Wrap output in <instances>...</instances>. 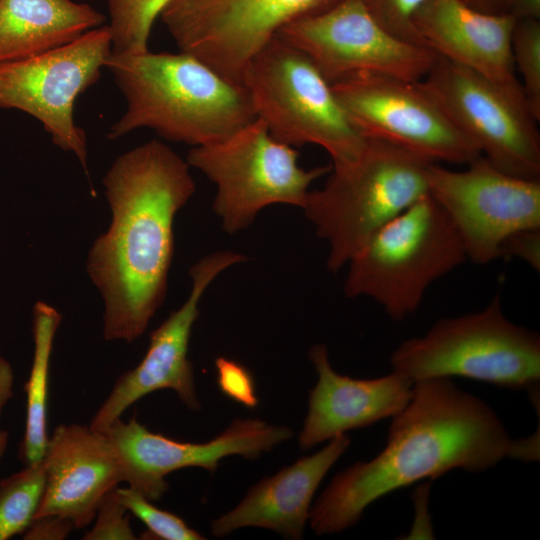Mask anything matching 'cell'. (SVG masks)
<instances>
[{
	"label": "cell",
	"instance_id": "obj_1",
	"mask_svg": "<svg viewBox=\"0 0 540 540\" xmlns=\"http://www.w3.org/2000/svg\"><path fill=\"white\" fill-rule=\"evenodd\" d=\"M512 439L494 410L451 378L416 381L406 406L392 417L385 447L341 471L311 506L318 535L354 526L375 501L454 469L483 472L506 457L539 459V440Z\"/></svg>",
	"mask_w": 540,
	"mask_h": 540
},
{
	"label": "cell",
	"instance_id": "obj_2",
	"mask_svg": "<svg viewBox=\"0 0 540 540\" xmlns=\"http://www.w3.org/2000/svg\"><path fill=\"white\" fill-rule=\"evenodd\" d=\"M103 185L111 221L86 270L103 300L104 339L132 343L165 300L175 216L196 187L186 159L159 140L119 155Z\"/></svg>",
	"mask_w": 540,
	"mask_h": 540
},
{
	"label": "cell",
	"instance_id": "obj_3",
	"mask_svg": "<svg viewBox=\"0 0 540 540\" xmlns=\"http://www.w3.org/2000/svg\"><path fill=\"white\" fill-rule=\"evenodd\" d=\"M105 68L126 99L125 113L107 137L149 128L195 146L220 141L256 118L246 87L191 54L111 52Z\"/></svg>",
	"mask_w": 540,
	"mask_h": 540
},
{
	"label": "cell",
	"instance_id": "obj_4",
	"mask_svg": "<svg viewBox=\"0 0 540 540\" xmlns=\"http://www.w3.org/2000/svg\"><path fill=\"white\" fill-rule=\"evenodd\" d=\"M431 163L366 138L355 159L331 164L325 184L310 190L301 208L329 246V271H340L377 230L428 194Z\"/></svg>",
	"mask_w": 540,
	"mask_h": 540
},
{
	"label": "cell",
	"instance_id": "obj_5",
	"mask_svg": "<svg viewBox=\"0 0 540 540\" xmlns=\"http://www.w3.org/2000/svg\"><path fill=\"white\" fill-rule=\"evenodd\" d=\"M453 223L426 194L377 230L349 260L344 294L369 297L401 321L428 288L467 261Z\"/></svg>",
	"mask_w": 540,
	"mask_h": 540
},
{
	"label": "cell",
	"instance_id": "obj_6",
	"mask_svg": "<svg viewBox=\"0 0 540 540\" xmlns=\"http://www.w3.org/2000/svg\"><path fill=\"white\" fill-rule=\"evenodd\" d=\"M390 363L393 371L413 382L463 377L527 390L535 401L540 386V336L510 321L497 294L484 309L439 319L423 336L402 342Z\"/></svg>",
	"mask_w": 540,
	"mask_h": 540
},
{
	"label": "cell",
	"instance_id": "obj_7",
	"mask_svg": "<svg viewBox=\"0 0 540 540\" xmlns=\"http://www.w3.org/2000/svg\"><path fill=\"white\" fill-rule=\"evenodd\" d=\"M256 114L276 140L323 148L332 164L355 159L366 138L353 125L331 84L298 49L274 37L243 74Z\"/></svg>",
	"mask_w": 540,
	"mask_h": 540
},
{
	"label": "cell",
	"instance_id": "obj_8",
	"mask_svg": "<svg viewBox=\"0 0 540 540\" xmlns=\"http://www.w3.org/2000/svg\"><path fill=\"white\" fill-rule=\"evenodd\" d=\"M298 156L256 117L220 141L193 147L186 161L215 184L213 210L223 230L235 234L267 206L303 207L310 185L328 174L331 165L303 169Z\"/></svg>",
	"mask_w": 540,
	"mask_h": 540
},
{
	"label": "cell",
	"instance_id": "obj_9",
	"mask_svg": "<svg viewBox=\"0 0 540 540\" xmlns=\"http://www.w3.org/2000/svg\"><path fill=\"white\" fill-rule=\"evenodd\" d=\"M419 83L492 165L540 180L538 121L520 82L501 83L438 56Z\"/></svg>",
	"mask_w": 540,
	"mask_h": 540
},
{
	"label": "cell",
	"instance_id": "obj_10",
	"mask_svg": "<svg viewBox=\"0 0 540 540\" xmlns=\"http://www.w3.org/2000/svg\"><path fill=\"white\" fill-rule=\"evenodd\" d=\"M111 52V30L102 25L66 45L0 64V108L36 118L52 143L73 153L87 175V138L73 111L77 98L99 80Z\"/></svg>",
	"mask_w": 540,
	"mask_h": 540
},
{
	"label": "cell",
	"instance_id": "obj_11",
	"mask_svg": "<svg viewBox=\"0 0 540 540\" xmlns=\"http://www.w3.org/2000/svg\"><path fill=\"white\" fill-rule=\"evenodd\" d=\"M342 0H170L159 18L180 51L242 84L250 60L286 24Z\"/></svg>",
	"mask_w": 540,
	"mask_h": 540
},
{
	"label": "cell",
	"instance_id": "obj_12",
	"mask_svg": "<svg viewBox=\"0 0 540 540\" xmlns=\"http://www.w3.org/2000/svg\"><path fill=\"white\" fill-rule=\"evenodd\" d=\"M331 87L365 138L388 142L432 163L466 165L481 155L419 81L359 73Z\"/></svg>",
	"mask_w": 540,
	"mask_h": 540
},
{
	"label": "cell",
	"instance_id": "obj_13",
	"mask_svg": "<svg viewBox=\"0 0 540 540\" xmlns=\"http://www.w3.org/2000/svg\"><path fill=\"white\" fill-rule=\"evenodd\" d=\"M276 37L305 54L330 84L359 73L420 81L438 58L432 50L384 29L363 0H342L296 19Z\"/></svg>",
	"mask_w": 540,
	"mask_h": 540
},
{
	"label": "cell",
	"instance_id": "obj_14",
	"mask_svg": "<svg viewBox=\"0 0 540 540\" xmlns=\"http://www.w3.org/2000/svg\"><path fill=\"white\" fill-rule=\"evenodd\" d=\"M427 185L473 263H491L500 258L502 244L511 234L540 228V180L509 175L482 155L460 171L431 163Z\"/></svg>",
	"mask_w": 540,
	"mask_h": 540
},
{
	"label": "cell",
	"instance_id": "obj_15",
	"mask_svg": "<svg viewBox=\"0 0 540 540\" xmlns=\"http://www.w3.org/2000/svg\"><path fill=\"white\" fill-rule=\"evenodd\" d=\"M233 251H217L198 260L189 270L191 290L185 302L150 335L141 362L123 373L90 422V428L105 432L136 401L154 391L172 389L190 410H199L194 369L188 358L193 325L200 301L216 277L231 266L247 261Z\"/></svg>",
	"mask_w": 540,
	"mask_h": 540
},
{
	"label": "cell",
	"instance_id": "obj_16",
	"mask_svg": "<svg viewBox=\"0 0 540 540\" xmlns=\"http://www.w3.org/2000/svg\"><path fill=\"white\" fill-rule=\"evenodd\" d=\"M104 433L119 456L123 482L150 501L160 499L168 490L165 478L171 472L200 467L212 473L225 457L257 458L293 434L286 426L247 418L235 419L208 442H182L153 433L136 417L127 422L119 418Z\"/></svg>",
	"mask_w": 540,
	"mask_h": 540
},
{
	"label": "cell",
	"instance_id": "obj_17",
	"mask_svg": "<svg viewBox=\"0 0 540 540\" xmlns=\"http://www.w3.org/2000/svg\"><path fill=\"white\" fill-rule=\"evenodd\" d=\"M41 461L45 487L34 518L59 515L75 529L90 525L102 498L123 482L115 447L106 433L87 425H58Z\"/></svg>",
	"mask_w": 540,
	"mask_h": 540
},
{
	"label": "cell",
	"instance_id": "obj_18",
	"mask_svg": "<svg viewBox=\"0 0 540 540\" xmlns=\"http://www.w3.org/2000/svg\"><path fill=\"white\" fill-rule=\"evenodd\" d=\"M309 358L317 383L309 392L308 412L298 438L302 450L392 418L411 398L414 382L399 372L373 379L341 375L332 368L324 344L313 345Z\"/></svg>",
	"mask_w": 540,
	"mask_h": 540
},
{
	"label": "cell",
	"instance_id": "obj_19",
	"mask_svg": "<svg viewBox=\"0 0 540 540\" xmlns=\"http://www.w3.org/2000/svg\"><path fill=\"white\" fill-rule=\"evenodd\" d=\"M517 18L480 12L461 0H427L413 25L438 56L492 80L517 84L511 37Z\"/></svg>",
	"mask_w": 540,
	"mask_h": 540
},
{
	"label": "cell",
	"instance_id": "obj_20",
	"mask_svg": "<svg viewBox=\"0 0 540 540\" xmlns=\"http://www.w3.org/2000/svg\"><path fill=\"white\" fill-rule=\"evenodd\" d=\"M350 443L348 435H338L316 453L262 479L235 508L213 520L212 534L224 537L237 529L259 527L288 539H301L318 486Z\"/></svg>",
	"mask_w": 540,
	"mask_h": 540
},
{
	"label": "cell",
	"instance_id": "obj_21",
	"mask_svg": "<svg viewBox=\"0 0 540 540\" xmlns=\"http://www.w3.org/2000/svg\"><path fill=\"white\" fill-rule=\"evenodd\" d=\"M105 17L73 0H0V64L66 45Z\"/></svg>",
	"mask_w": 540,
	"mask_h": 540
},
{
	"label": "cell",
	"instance_id": "obj_22",
	"mask_svg": "<svg viewBox=\"0 0 540 540\" xmlns=\"http://www.w3.org/2000/svg\"><path fill=\"white\" fill-rule=\"evenodd\" d=\"M61 314L46 302L33 308V360L25 385L26 422L19 457L25 465L42 460L48 443L47 400L50 357Z\"/></svg>",
	"mask_w": 540,
	"mask_h": 540
},
{
	"label": "cell",
	"instance_id": "obj_23",
	"mask_svg": "<svg viewBox=\"0 0 540 540\" xmlns=\"http://www.w3.org/2000/svg\"><path fill=\"white\" fill-rule=\"evenodd\" d=\"M44 487L42 461L0 479V540L27 530L39 508Z\"/></svg>",
	"mask_w": 540,
	"mask_h": 540
},
{
	"label": "cell",
	"instance_id": "obj_24",
	"mask_svg": "<svg viewBox=\"0 0 540 540\" xmlns=\"http://www.w3.org/2000/svg\"><path fill=\"white\" fill-rule=\"evenodd\" d=\"M112 34V51L144 53L154 21L170 0H106Z\"/></svg>",
	"mask_w": 540,
	"mask_h": 540
},
{
	"label": "cell",
	"instance_id": "obj_25",
	"mask_svg": "<svg viewBox=\"0 0 540 540\" xmlns=\"http://www.w3.org/2000/svg\"><path fill=\"white\" fill-rule=\"evenodd\" d=\"M515 69L521 73V84L527 104L535 119L540 121V21L517 19L511 37Z\"/></svg>",
	"mask_w": 540,
	"mask_h": 540
},
{
	"label": "cell",
	"instance_id": "obj_26",
	"mask_svg": "<svg viewBox=\"0 0 540 540\" xmlns=\"http://www.w3.org/2000/svg\"><path fill=\"white\" fill-rule=\"evenodd\" d=\"M117 495L125 508L141 520L147 535L162 540H203L205 537L189 527L177 515L159 509L137 490L117 487Z\"/></svg>",
	"mask_w": 540,
	"mask_h": 540
},
{
	"label": "cell",
	"instance_id": "obj_27",
	"mask_svg": "<svg viewBox=\"0 0 540 540\" xmlns=\"http://www.w3.org/2000/svg\"><path fill=\"white\" fill-rule=\"evenodd\" d=\"M363 1L375 20L392 35L408 43L425 47L413 25V18L427 0Z\"/></svg>",
	"mask_w": 540,
	"mask_h": 540
},
{
	"label": "cell",
	"instance_id": "obj_28",
	"mask_svg": "<svg viewBox=\"0 0 540 540\" xmlns=\"http://www.w3.org/2000/svg\"><path fill=\"white\" fill-rule=\"evenodd\" d=\"M128 510L117 495V487L110 490L100 501L93 527L86 531L84 540H134Z\"/></svg>",
	"mask_w": 540,
	"mask_h": 540
},
{
	"label": "cell",
	"instance_id": "obj_29",
	"mask_svg": "<svg viewBox=\"0 0 540 540\" xmlns=\"http://www.w3.org/2000/svg\"><path fill=\"white\" fill-rule=\"evenodd\" d=\"M215 366L218 387L224 395L250 409L258 405L255 380L247 367L224 356L216 358Z\"/></svg>",
	"mask_w": 540,
	"mask_h": 540
},
{
	"label": "cell",
	"instance_id": "obj_30",
	"mask_svg": "<svg viewBox=\"0 0 540 540\" xmlns=\"http://www.w3.org/2000/svg\"><path fill=\"white\" fill-rule=\"evenodd\" d=\"M515 257L532 269L540 270V228H529L511 234L502 244L500 257Z\"/></svg>",
	"mask_w": 540,
	"mask_h": 540
},
{
	"label": "cell",
	"instance_id": "obj_31",
	"mask_svg": "<svg viewBox=\"0 0 540 540\" xmlns=\"http://www.w3.org/2000/svg\"><path fill=\"white\" fill-rule=\"evenodd\" d=\"M75 529L73 523L62 516L48 514L33 519L23 533L25 540H62Z\"/></svg>",
	"mask_w": 540,
	"mask_h": 540
},
{
	"label": "cell",
	"instance_id": "obj_32",
	"mask_svg": "<svg viewBox=\"0 0 540 540\" xmlns=\"http://www.w3.org/2000/svg\"><path fill=\"white\" fill-rule=\"evenodd\" d=\"M14 370L10 362L0 354V418L14 394Z\"/></svg>",
	"mask_w": 540,
	"mask_h": 540
},
{
	"label": "cell",
	"instance_id": "obj_33",
	"mask_svg": "<svg viewBox=\"0 0 540 540\" xmlns=\"http://www.w3.org/2000/svg\"><path fill=\"white\" fill-rule=\"evenodd\" d=\"M505 14L517 19H540V0H506Z\"/></svg>",
	"mask_w": 540,
	"mask_h": 540
},
{
	"label": "cell",
	"instance_id": "obj_34",
	"mask_svg": "<svg viewBox=\"0 0 540 540\" xmlns=\"http://www.w3.org/2000/svg\"><path fill=\"white\" fill-rule=\"evenodd\" d=\"M468 6L484 13L505 14L506 0H461Z\"/></svg>",
	"mask_w": 540,
	"mask_h": 540
},
{
	"label": "cell",
	"instance_id": "obj_35",
	"mask_svg": "<svg viewBox=\"0 0 540 540\" xmlns=\"http://www.w3.org/2000/svg\"><path fill=\"white\" fill-rule=\"evenodd\" d=\"M9 441V433L6 430H0V462L7 449Z\"/></svg>",
	"mask_w": 540,
	"mask_h": 540
}]
</instances>
